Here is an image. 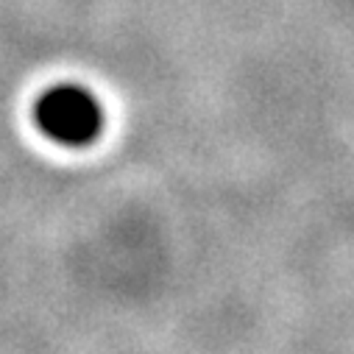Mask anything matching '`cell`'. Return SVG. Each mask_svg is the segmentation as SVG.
Here are the masks:
<instances>
[{"instance_id":"cell-1","label":"cell","mask_w":354,"mask_h":354,"mask_svg":"<svg viewBox=\"0 0 354 354\" xmlns=\"http://www.w3.org/2000/svg\"><path fill=\"white\" fill-rule=\"evenodd\" d=\"M39 129L64 145H86L104 129V112L98 101L81 86H56L37 104Z\"/></svg>"}]
</instances>
